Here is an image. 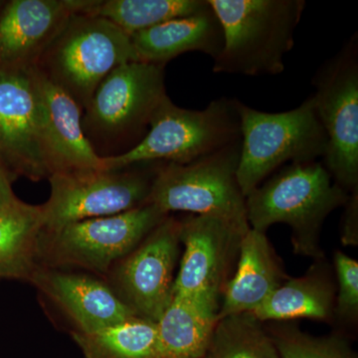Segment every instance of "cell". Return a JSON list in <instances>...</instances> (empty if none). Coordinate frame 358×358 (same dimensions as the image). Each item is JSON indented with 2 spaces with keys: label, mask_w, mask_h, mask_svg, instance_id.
I'll use <instances>...</instances> for the list:
<instances>
[{
  "label": "cell",
  "mask_w": 358,
  "mask_h": 358,
  "mask_svg": "<svg viewBox=\"0 0 358 358\" xmlns=\"http://www.w3.org/2000/svg\"><path fill=\"white\" fill-rule=\"evenodd\" d=\"M219 305L173 294L157 322L159 358H203L218 320Z\"/></svg>",
  "instance_id": "obj_19"
},
{
  "label": "cell",
  "mask_w": 358,
  "mask_h": 358,
  "mask_svg": "<svg viewBox=\"0 0 358 358\" xmlns=\"http://www.w3.org/2000/svg\"><path fill=\"white\" fill-rule=\"evenodd\" d=\"M244 235L212 216L192 214L181 220L179 237L185 252L173 294L219 305Z\"/></svg>",
  "instance_id": "obj_13"
},
{
  "label": "cell",
  "mask_w": 358,
  "mask_h": 358,
  "mask_svg": "<svg viewBox=\"0 0 358 358\" xmlns=\"http://www.w3.org/2000/svg\"><path fill=\"white\" fill-rule=\"evenodd\" d=\"M336 287L324 265L301 278H288L254 310L260 322L312 319L329 322L334 315Z\"/></svg>",
  "instance_id": "obj_20"
},
{
  "label": "cell",
  "mask_w": 358,
  "mask_h": 358,
  "mask_svg": "<svg viewBox=\"0 0 358 358\" xmlns=\"http://www.w3.org/2000/svg\"><path fill=\"white\" fill-rule=\"evenodd\" d=\"M268 334L281 358H357L338 336L317 338L291 326L273 327Z\"/></svg>",
  "instance_id": "obj_25"
},
{
  "label": "cell",
  "mask_w": 358,
  "mask_h": 358,
  "mask_svg": "<svg viewBox=\"0 0 358 358\" xmlns=\"http://www.w3.org/2000/svg\"><path fill=\"white\" fill-rule=\"evenodd\" d=\"M237 270L226 284L218 320L253 313L288 279L265 233L250 228L242 237Z\"/></svg>",
  "instance_id": "obj_17"
},
{
  "label": "cell",
  "mask_w": 358,
  "mask_h": 358,
  "mask_svg": "<svg viewBox=\"0 0 358 358\" xmlns=\"http://www.w3.org/2000/svg\"><path fill=\"white\" fill-rule=\"evenodd\" d=\"M343 217V242L345 245H357L358 242V190L350 193Z\"/></svg>",
  "instance_id": "obj_27"
},
{
  "label": "cell",
  "mask_w": 358,
  "mask_h": 358,
  "mask_svg": "<svg viewBox=\"0 0 358 358\" xmlns=\"http://www.w3.org/2000/svg\"><path fill=\"white\" fill-rule=\"evenodd\" d=\"M237 110L241 140L237 180L245 197L285 164L326 157L327 134L312 96L288 112H261L238 100Z\"/></svg>",
  "instance_id": "obj_4"
},
{
  "label": "cell",
  "mask_w": 358,
  "mask_h": 358,
  "mask_svg": "<svg viewBox=\"0 0 358 358\" xmlns=\"http://www.w3.org/2000/svg\"><path fill=\"white\" fill-rule=\"evenodd\" d=\"M241 140L187 164H166L157 169L148 203L160 210L212 216L246 234V197L237 180Z\"/></svg>",
  "instance_id": "obj_5"
},
{
  "label": "cell",
  "mask_w": 358,
  "mask_h": 358,
  "mask_svg": "<svg viewBox=\"0 0 358 358\" xmlns=\"http://www.w3.org/2000/svg\"><path fill=\"white\" fill-rule=\"evenodd\" d=\"M154 204L106 217L87 219L42 230L37 262L49 268H80L110 272L169 216Z\"/></svg>",
  "instance_id": "obj_6"
},
{
  "label": "cell",
  "mask_w": 358,
  "mask_h": 358,
  "mask_svg": "<svg viewBox=\"0 0 358 358\" xmlns=\"http://www.w3.org/2000/svg\"><path fill=\"white\" fill-rule=\"evenodd\" d=\"M312 96L327 138L324 159L334 182L358 190V37L352 35L313 78Z\"/></svg>",
  "instance_id": "obj_8"
},
{
  "label": "cell",
  "mask_w": 358,
  "mask_h": 358,
  "mask_svg": "<svg viewBox=\"0 0 358 358\" xmlns=\"http://www.w3.org/2000/svg\"><path fill=\"white\" fill-rule=\"evenodd\" d=\"M42 230L41 205L18 200L0 210V280L29 282L39 266L37 246Z\"/></svg>",
  "instance_id": "obj_21"
},
{
  "label": "cell",
  "mask_w": 358,
  "mask_h": 358,
  "mask_svg": "<svg viewBox=\"0 0 358 358\" xmlns=\"http://www.w3.org/2000/svg\"><path fill=\"white\" fill-rule=\"evenodd\" d=\"M0 152L26 178H50L33 67L0 68Z\"/></svg>",
  "instance_id": "obj_12"
},
{
  "label": "cell",
  "mask_w": 358,
  "mask_h": 358,
  "mask_svg": "<svg viewBox=\"0 0 358 358\" xmlns=\"http://www.w3.org/2000/svg\"><path fill=\"white\" fill-rule=\"evenodd\" d=\"M222 25L224 43L213 72L244 76L281 74L293 49L305 0H208Z\"/></svg>",
  "instance_id": "obj_1"
},
{
  "label": "cell",
  "mask_w": 358,
  "mask_h": 358,
  "mask_svg": "<svg viewBox=\"0 0 358 358\" xmlns=\"http://www.w3.org/2000/svg\"><path fill=\"white\" fill-rule=\"evenodd\" d=\"M208 0H83L79 13L109 20L131 37L176 18L202 13Z\"/></svg>",
  "instance_id": "obj_22"
},
{
  "label": "cell",
  "mask_w": 358,
  "mask_h": 358,
  "mask_svg": "<svg viewBox=\"0 0 358 358\" xmlns=\"http://www.w3.org/2000/svg\"><path fill=\"white\" fill-rule=\"evenodd\" d=\"M350 195L334 182L324 164H291L246 197L247 220L251 229L263 233L273 224H287L294 252L319 259L322 224L348 203Z\"/></svg>",
  "instance_id": "obj_2"
},
{
  "label": "cell",
  "mask_w": 358,
  "mask_h": 358,
  "mask_svg": "<svg viewBox=\"0 0 358 358\" xmlns=\"http://www.w3.org/2000/svg\"><path fill=\"white\" fill-rule=\"evenodd\" d=\"M136 60L131 37L109 20L76 13L40 59V69L86 109L112 71Z\"/></svg>",
  "instance_id": "obj_7"
},
{
  "label": "cell",
  "mask_w": 358,
  "mask_h": 358,
  "mask_svg": "<svg viewBox=\"0 0 358 358\" xmlns=\"http://www.w3.org/2000/svg\"><path fill=\"white\" fill-rule=\"evenodd\" d=\"M85 358H159L157 327L152 320L131 319L92 333H73Z\"/></svg>",
  "instance_id": "obj_23"
},
{
  "label": "cell",
  "mask_w": 358,
  "mask_h": 358,
  "mask_svg": "<svg viewBox=\"0 0 358 358\" xmlns=\"http://www.w3.org/2000/svg\"><path fill=\"white\" fill-rule=\"evenodd\" d=\"M33 75L43 114L51 176L106 171L103 157L85 134L81 106L38 66L33 67Z\"/></svg>",
  "instance_id": "obj_14"
},
{
  "label": "cell",
  "mask_w": 358,
  "mask_h": 358,
  "mask_svg": "<svg viewBox=\"0 0 358 358\" xmlns=\"http://www.w3.org/2000/svg\"><path fill=\"white\" fill-rule=\"evenodd\" d=\"M18 200L20 199L15 196L13 187H11L8 174L0 164V210L15 203Z\"/></svg>",
  "instance_id": "obj_28"
},
{
  "label": "cell",
  "mask_w": 358,
  "mask_h": 358,
  "mask_svg": "<svg viewBox=\"0 0 358 358\" xmlns=\"http://www.w3.org/2000/svg\"><path fill=\"white\" fill-rule=\"evenodd\" d=\"M82 0H13L0 15V68H32Z\"/></svg>",
  "instance_id": "obj_15"
},
{
  "label": "cell",
  "mask_w": 358,
  "mask_h": 358,
  "mask_svg": "<svg viewBox=\"0 0 358 358\" xmlns=\"http://www.w3.org/2000/svg\"><path fill=\"white\" fill-rule=\"evenodd\" d=\"M131 40L136 60L164 66L187 52H201L214 60L222 50L224 35L222 25L210 6L202 13L136 33Z\"/></svg>",
  "instance_id": "obj_18"
},
{
  "label": "cell",
  "mask_w": 358,
  "mask_h": 358,
  "mask_svg": "<svg viewBox=\"0 0 358 358\" xmlns=\"http://www.w3.org/2000/svg\"><path fill=\"white\" fill-rule=\"evenodd\" d=\"M203 358H206V357H203Z\"/></svg>",
  "instance_id": "obj_29"
},
{
  "label": "cell",
  "mask_w": 358,
  "mask_h": 358,
  "mask_svg": "<svg viewBox=\"0 0 358 358\" xmlns=\"http://www.w3.org/2000/svg\"><path fill=\"white\" fill-rule=\"evenodd\" d=\"M180 220L167 216L112 268L110 288L134 315L157 324L173 296Z\"/></svg>",
  "instance_id": "obj_11"
},
{
  "label": "cell",
  "mask_w": 358,
  "mask_h": 358,
  "mask_svg": "<svg viewBox=\"0 0 358 358\" xmlns=\"http://www.w3.org/2000/svg\"><path fill=\"white\" fill-rule=\"evenodd\" d=\"M166 96L164 66L124 63L99 85L87 106L85 127L103 138L141 141Z\"/></svg>",
  "instance_id": "obj_10"
},
{
  "label": "cell",
  "mask_w": 358,
  "mask_h": 358,
  "mask_svg": "<svg viewBox=\"0 0 358 358\" xmlns=\"http://www.w3.org/2000/svg\"><path fill=\"white\" fill-rule=\"evenodd\" d=\"M240 141L236 99L212 101L203 110L174 105L166 96L155 110L145 136L121 155L103 157L106 171L134 164H187Z\"/></svg>",
  "instance_id": "obj_3"
},
{
  "label": "cell",
  "mask_w": 358,
  "mask_h": 358,
  "mask_svg": "<svg viewBox=\"0 0 358 358\" xmlns=\"http://www.w3.org/2000/svg\"><path fill=\"white\" fill-rule=\"evenodd\" d=\"M155 173L96 171L52 174L48 178L50 196L41 205L43 229L117 215L147 204Z\"/></svg>",
  "instance_id": "obj_9"
},
{
  "label": "cell",
  "mask_w": 358,
  "mask_h": 358,
  "mask_svg": "<svg viewBox=\"0 0 358 358\" xmlns=\"http://www.w3.org/2000/svg\"><path fill=\"white\" fill-rule=\"evenodd\" d=\"M334 261L338 282L334 313L339 320L352 322L358 315V263L339 251Z\"/></svg>",
  "instance_id": "obj_26"
},
{
  "label": "cell",
  "mask_w": 358,
  "mask_h": 358,
  "mask_svg": "<svg viewBox=\"0 0 358 358\" xmlns=\"http://www.w3.org/2000/svg\"><path fill=\"white\" fill-rule=\"evenodd\" d=\"M252 313L219 319L206 358H281L267 329Z\"/></svg>",
  "instance_id": "obj_24"
},
{
  "label": "cell",
  "mask_w": 358,
  "mask_h": 358,
  "mask_svg": "<svg viewBox=\"0 0 358 358\" xmlns=\"http://www.w3.org/2000/svg\"><path fill=\"white\" fill-rule=\"evenodd\" d=\"M75 324L92 333L136 317L110 285L86 275L38 266L29 280Z\"/></svg>",
  "instance_id": "obj_16"
}]
</instances>
